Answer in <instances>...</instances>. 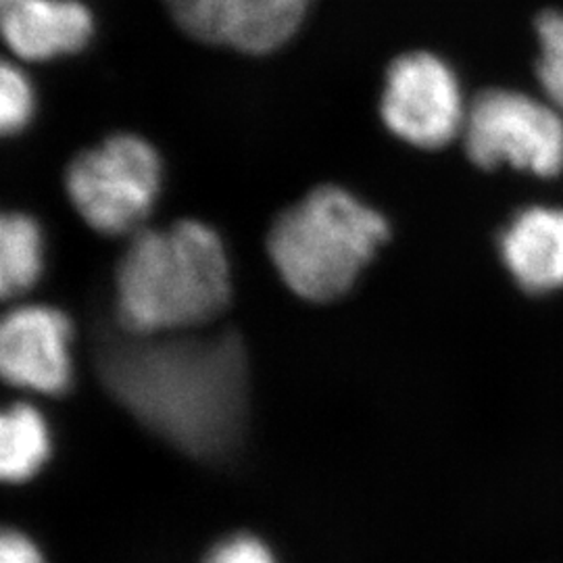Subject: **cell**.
Returning a JSON list of instances; mask_svg holds the SVG:
<instances>
[{"mask_svg": "<svg viewBox=\"0 0 563 563\" xmlns=\"http://www.w3.org/2000/svg\"><path fill=\"white\" fill-rule=\"evenodd\" d=\"M99 372L139 422L190 455L218 457L241 437L246 355L232 332H125L99 349Z\"/></svg>", "mask_w": 563, "mask_h": 563, "instance_id": "1", "label": "cell"}, {"mask_svg": "<svg viewBox=\"0 0 563 563\" xmlns=\"http://www.w3.org/2000/svg\"><path fill=\"white\" fill-rule=\"evenodd\" d=\"M118 318L132 334H176L218 318L230 302V267L220 236L186 220L144 230L118 265Z\"/></svg>", "mask_w": 563, "mask_h": 563, "instance_id": "2", "label": "cell"}, {"mask_svg": "<svg viewBox=\"0 0 563 563\" xmlns=\"http://www.w3.org/2000/svg\"><path fill=\"white\" fill-rule=\"evenodd\" d=\"M388 239L383 216L336 186H322L284 211L267 251L284 284L307 301H334Z\"/></svg>", "mask_w": 563, "mask_h": 563, "instance_id": "3", "label": "cell"}, {"mask_svg": "<svg viewBox=\"0 0 563 563\" xmlns=\"http://www.w3.org/2000/svg\"><path fill=\"white\" fill-rule=\"evenodd\" d=\"M162 186L155 148L132 134L111 136L69 165L65 188L84 222L102 234L132 232Z\"/></svg>", "mask_w": 563, "mask_h": 563, "instance_id": "4", "label": "cell"}, {"mask_svg": "<svg viewBox=\"0 0 563 563\" xmlns=\"http://www.w3.org/2000/svg\"><path fill=\"white\" fill-rule=\"evenodd\" d=\"M465 148L481 167L514 169L551 178L563 169L560 113L522 92L488 90L465 118Z\"/></svg>", "mask_w": 563, "mask_h": 563, "instance_id": "5", "label": "cell"}, {"mask_svg": "<svg viewBox=\"0 0 563 563\" xmlns=\"http://www.w3.org/2000/svg\"><path fill=\"white\" fill-rule=\"evenodd\" d=\"M383 120L413 146L439 148L462 130L460 84L449 65L428 53H409L386 74Z\"/></svg>", "mask_w": 563, "mask_h": 563, "instance_id": "6", "label": "cell"}, {"mask_svg": "<svg viewBox=\"0 0 563 563\" xmlns=\"http://www.w3.org/2000/svg\"><path fill=\"white\" fill-rule=\"evenodd\" d=\"M69 320L51 307L27 305L0 328V369L7 383L44 395L63 393L71 380Z\"/></svg>", "mask_w": 563, "mask_h": 563, "instance_id": "7", "label": "cell"}, {"mask_svg": "<svg viewBox=\"0 0 563 563\" xmlns=\"http://www.w3.org/2000/svg\"><path fill=\"white\" fill-rule=\"evenodd\" d=\"M4 41L23 59H53L86 46L92 18L76 0H0Z\"/></svg>", "mask_w": 563, "mask_h": 563, "instance_id": "8", "label": "cell"}, {"mask_svg": "<svg viewBox=\"0 0 563 563\" xmlns=\"http://www.w3.org/2000/svg\"><path fill=\"white\" fill-rule=\"evenodd\" d=\"M505 267L532 295L563 288V209L530 207L501 236Z\"/></svg>", "mask_w": 563, "mask_h": 563, "instance_id": "9", "label": "cell"}, {"mask_svg": "<svg viewBox=\"0 0 563 563\" xmlns=\"http://www.w3.org/2000/svg\"><path fill=\"white\" fill-rule=\"evenodd\" d=\"M311 0H232L230 46L244 53H269L301 25Z\"/></svg>", "mask_w": 563, "mask_h": 563, "instance_id": "10", "label": "cell"}, {"mask_svg": "<svg viewBox=\"0 0 563 563\" xmlns=\"http://www.w3.org/2000/svg\"><path fill=\"white\" fill-rule=\"evenodd\" d=\"M51 455V437L41 413L11 405L0 418V474L7 483L32 478Z\"/></svg>", "mask_w": 563, "mask_h": 563, "instance_id": "11", "label": "cell"}, {"mask_svg": "<svg viewBox=\"0 0 563 563\" xmlns=\"http://www.w3.org/2000/svg\"><path fill=\"white\" fill-rule=\"evenodd\" d=\"M42 272V236L38 223L21 213L0 222V290L4 299L30 290Z\"/></svg>", "mask_w": 563, "mask_h": 563, "instance_id": "12", "label": "cell"}, {"mask_svg": "<svg viewBox=\"0 0 563 563\" xmlns=\"http://www.w3.org/2000/svg\"><path fill=\"white\" fill-rule=\"evenodd\" d=\"M181 30L202 42L228 44L232 0H163Z\"/></svg>", "mask_w": 563, "mask_h": 563, "instance_id": "13", "label": "cell"}, {"mask_svg": "<svg viewBox=\"0 0 563 563\" xmlns=\"http://www.w3.org/2000/svg\"><path fill=\"white\" fill-rule=\"evenodd\" d=\"M541 57L537 76L544 95L558 109H563V13H547L539 21Z\"/></svg>", "mask_w": 563, "mask_h": 563, "instance_id": "14", "label": "cell"}, {"mask_svg": "<svg viewBox=\"0 0 563 563\" xmlns=\"http://www.w3.org/2000/svg\"><path fill=\"white\" fill-rule=\"evenodd\" d=\"M34 97L30 81L11 63L2 65L0 71V128L4 134L20 132L32 118Z\"/></svg>", "mask_w": 563, "mask_h": 563, "instance_id": "15", "label": "cell"}, {"mask_svg": "<svg viewBox=\"0 0 563 563\" xmlns=\"http://www.w3.org/2000/svg\"><path fill=\"white\" fill-rule=\"evenodd\" d=\"M202 563H276V560L260 539L236 534L216 544Z\"/></svg>", "mask_w": 563, "mask_h": 563, "instance_id": "16", "label": "cell"}, {"mask_svg": "<svg viewBox=\"0 0 563 563\" xmlns=\"http://www.w3.org/2000/svg\"><path fill=\"white\" fill-rule=\"evenodd\" d=\"M0 563H44L38 547L18 530H7L0 539Z\"/></svg>", "mask_w": 563, "mask_h": 563, "instance_id": "17", "label": "cell"}]
</instances>
